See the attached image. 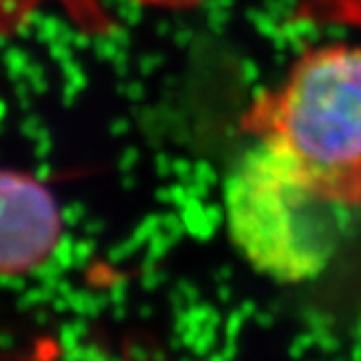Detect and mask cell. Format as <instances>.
<instances>
[{
  "instance_id": "cell-1",
  "label": "cell",
  "mask_w": 361,
  "mask_h": 361,
  "mask_svg": "<svg viewBox=\"0 0 361 361\" xmlns=\"http://www.w3.org/2000/svg\"><path fill=\"white\" fill-rule=\"evenodd\" d=\"M252 142L279 150L338 207H361V44L302 50L242 116Z\"/></svg>"
},
{
  "instance_id": "cell-2",
  "label": "cell",
  "mask_w": 361,
  "mask_h": 361,
  "mask_svg": "<svg viewBox=\"0 0 361 361\" xmlns=\"http://www.w3.org/2000/svg\"><path fill=\"white\" fill-rule=\"evenodd\" d=\"M346 209L286 154L252 142L224 183V222L244 259L279 283L312 281L331 264Z\"/></svg>"
},
{
  "instance_id": "cell-3",
  "label": "cell",
  "mask_w": 361,
  "mask_h": 361,
  "mask_svg": "<svg viewBox=\"0 0 361 361\" xmlns=\"http://www.w3.org/2000/svg\"><path fill=\"white\" fill-rule=\"evenodd\" d=\"M61 233V207L44 180L0 168V279L27 276L46 266Z\"/></svg>"
},
{
  "instance_id": "cell-4",
  "label": "cell",
  "mask_w": 361,
  "mask_h": 361,
  "mask_svg": "<svg viewBox=\"0 0 361 361\" xmlns=\"http://www.w3.org/2000/svg\"><path fill=\"white\" fill-rule=\"evenodd\" d=\"M133 3L154 9H192L202 5L204 0H133Z\"/></svg>"
}]
</instances>
